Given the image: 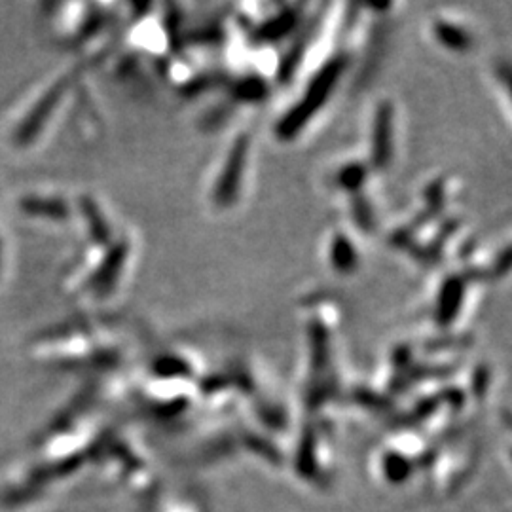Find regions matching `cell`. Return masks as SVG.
<instances>
[{"label": "cell", "instance_id": "1", "mask_svg": "<svg viewBox=\"0 0 512 512\" xmlns=\"http://www.w3.org/2000/svg\"><path fill=\"white\" fill-rule=\"evenodd\" d=\"M336 78H338V67L336 65H332L330 69L323 71V73L317 76V80L311 84V88L308 90L304 103L298 105L300 109L291 112V118H289L291 122L281 124V133L283 135H291L296 129L302 128L308 122L311 114L321 109V105L327 99V95L332 90Z\"/></svg>", "mask_w": 512, "mask_h": 512}]
</instances>
